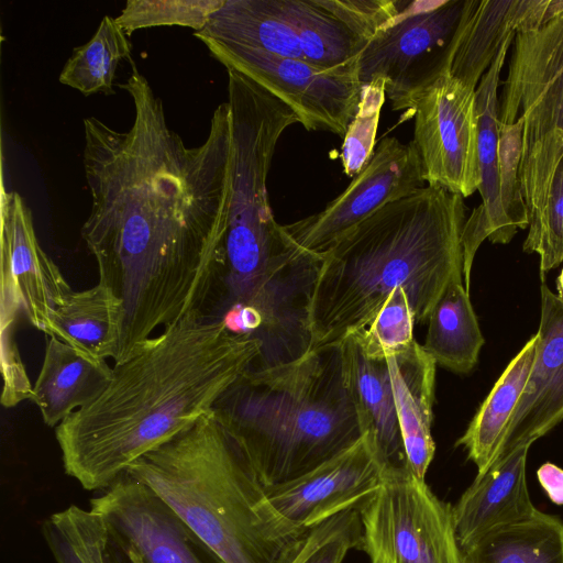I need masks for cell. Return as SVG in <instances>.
<instances>
[{
    "label": "cell",
    "mask_w": 563,
    "mask_h": 563,
    "mask_svg": "<svg viewBox=\"0 0 563 563\" xmlns=\"http://www.w3.org/2000/svg\"><path fill=\"white\" fill-rule=\"evenodd\" d=\"M119 87L134 106L124 132L97 118L84 120L85 177L91 210L81 238L99 280L120 299L122 321L114 364L209 296L231 178V117L217 107L209 134L187 147L167 125L162 99L131 58Z\"/></svg>",
    "instance_id": "obj_1"
},
{
    "label": "cell",
    "mask_w": 563,
    "mask_h": 563,
    "mask_svg": "<svg viewBox=\"0 0 563 563\" xmlns=\"http://www.w3.org/2000/svg\"><path fill=\"white\" fill-rule=\"evenodd\" d=\"M260 349L200 310L163 329L114 364L99 397L55 428L66 474L87 490L108 488L141 456L210 412Z\"/></svg>",
    "instance_id": "obj_2"
},
{
    "label": "cell",
    "mask_w": 563,
    "mask_h": 563,
    "mask_svg": "<svg viewBox=\"0 0 563 563\" xmlns=\"http://www.w3.org/2000/svg\"><path fill=\"white\" fill-rule=\"evenodd\" d=\"M464 198L426 185L343 234L323 254L310 305L312 350L363 328L387 296L405 289L415 322L428 320L463 276Z\"/></svg>",
    "instance_id": "obj_3"
},
{
    "label": "cell",
    "mask_w": 563,
    "mask_h": 563,
    "mask_svg": "<svg viewBox=\"0 0 563 563\" xmlns=\"http://www.w3.org/2000/svg\"><path fill=\"white\" fill-rule=\"evenodd\" d=\"M212 412L236 441L264 487L312 471L363 435L339 345L245 371Z\"/></svg>",
    "instance_id": "obj_4"
},
{
    "label": "cell",
    "mask_w": 563,
    "mask_h": 563,
    "mask_svg": "<svg viewBox=\"0 0 563 563\" xmlns=\"http://www.w3.org/2000/svg\"><path fill=\"white\" fill-rule=\"evenodd\" d=\"M125 474L154 490L224 563H282L299 540L274 516L251 463L212 410Z\"/></svg>",
    "instance_id": "obj_5"
},
{
    "label": "cell",
    "mask_w": 563,
    "mask_h": 563,
    "mask_svg": "<svg viewBox=\"0 0 563 563\" xmlns=\"http://www.w3.org/2000/svg\"><path fill=\"white\" fill-rule=\"evenodd\" d=\"M511 45L499 121H523L519 178L530 229L563 156V0H529Z\"/></svg>",
    "instance_id": "obj_6"
},
{
    "label": "cell",
    "mask_w": 563,
    "mask_h": 563,
    "mask_svg": "<svg viewBox=\"0 0 563 563\" xmlns=\"http://www.w3.org/2000/svg\"><path fill=\"white\" fill-rule=\"evenodd\" d=\"M465 0L407 1L357 59L364 86L382 78L391 109L411 110L419 95L450 71Z\"/></svg>",
    "instance_id": "obj_7"
},
{
    "label": "cell",
    "mask_w": 563,
    "mask_h": 563,
    "mask_svg": "<svg viewBox=\"0 0 563 563\" xmlns=\"http://www.w3.org/2000/svg\"><path fill=\"white\" fill-rule=\"evenodd\" d=\"M358 508L361 550L371 563H463L453 506L407 467L388 468Z\"/></svg>",
    "instance_id": "obj_8"
},
{
    "label": "cell",
    "mask_w": 563,
    "mask_h": 563,
    "mask_svg": "<svg viewBox=\"0 0 563 563\" xmlns=\"http://www.w3.org/2000/svg\"><path fill=\"white\" fill-rule=\"evenodd\" d=\"M210 54L286 103L307 130L344 137L357 113L363 85L356 67L319 68L258 49L210 44Z\"/></svg>",
    "instance_id": "obj_9"
},
{
    "label": "cell",
    "mask_w": 563,
    "mask_h": 563,
    "mask_svg": "<svg viewBox=\"0 0 563 563\" xmlns=\"http://www.w3.org/2000/svg\"><path fill=\"white\" fill-rule=\"evenodd\" d=\"M476 89L450 71L416 99L413 140L427 185L470 197L481 185Z\"/></svg>",
    "instance_id": "obj_10"
},
{
    "label": "cell",
    "mask_w": 563,
    "mask_h": 563,
    "mask_svg": "<svg viewBox=\"0 0 563 563\" xmlns=\"http://www.w3.org/2000/svg\"><path fill=\"white\" fill-rule=\"evenodd\" d=\"M388 467L367 433L352 446L292 481L264 487L286 533L300 539L332 517L358 507L380 487Z\"/></svg>",
    "instance_id": "obj_11"
},
{
    "label": "cell",
    "mask_w": 563,
    "mask_h": 563,
    "mask_svg": "<svg viewBox=\"0 0 563 563\" xmlns=\"http://www.w3.org/2000/svg\"><path fill=\"white\" fill-rule=\"evenodd\" d=\"M424 183L413 143L385 137L368 164L322 211L283 228L299 246L321 255L352 228Z\"/></svg>",
    "instance_id": "obj_12"
},
{
    "label": "cell",
    "mask_w": 563,
    "mask_h": 563,
    "mask_svg": "<svg viewBox=\"0 0 563 563\" xmlns=\"http://www.w3.org/2000/svg\"><path fill=\"white\" fill-rule=\"evenodd\" d=\"M71 290L41 247L31 210L15 191L1 194V336L21 317L46 334L51 316Z\"/></svg>",
    "instance_id": "obj_13"
},
{
    "label": "cell",
    "mask_w": 563,
    "mask_h": 563,
    "mask_svg": "<svg viewBox=\"0 0 563 563\" xmlns=\"http://www.w3.org/2000/svg\"><path fill=\"white\" fill-rule=\"evenodd\" d=\"M90 509L143 563H224L154 490L128 474L92 498Z\"/></svg>",
    "instance_id": "obj_14"
},
{
    "label": "cell",
    "mask_w": 563,
    "mask_h": 563,
    "mask_svg": "<svg viewBox=\"0 0 563 563\" xmlns=\"http://www.w3.org/2000/svg\"><path fill=\"white\" fill-rule=\"evenodd\" d=\"M540 291L534 361L495 455L531 445L563 420V302L545 283Z\"/></svg>",
    "instance_id": "obj_15"
},
{
    "label": "cell",
    "mask_w": 563,
    "mask_h": 563,
    "mask_svg": "<svg viewBox=\"0 0 563 563\" xmlns=\"http://www.w3.org/2000/svg\"><path fill=\"white\" fill-rule=\"evenodd\" d=\"M515 32L510 33L488 70L481 78L476 95L477 111V155L481 175L478 191L482 203L466 219L463 235V280L467 291L475 254L484 240L495 244L509 243L515 234L504 216L499 195L498 140L500 73Z\"/></svg>",
    "instance_id": "obj_16"
},
{
    "label": "cell",
    "mask_w": 563,
    "mask_h": 563,
    "mask_svg": "<svg viewBox=\"0 0 563 563\" xmlns=\"http://www.w3.org/2000/svg\"><path fill=\"white\" fill-rule=\"evenodd\" d=\"M401 433L407 470L419 481L433 460L431 434L435 394V361L415 341L386 358Z\"/></svg>",
    "instance_id": "obj_17"
},
{
    "label": "cell",
    "mask_w": 563,
    "mask_h": 563,
    "mask_svg": "<svg viewBox=\"0 0 563 563\" xmlns=\"http://www.w3.org/2000/svg\"><path fill=\"white\" fill-rule=\"evenodd\" d=\"M338 345L343 379L363 434L371 437L379 459L388 468L407 467L386 360L368 358L351 336Z\"/></svg>",
    "instance_id": "obj_18"
},
{
    "label": "cell",
    "mask_w": 563,
    "mask_h": 563,
    "mask_svg": "<svg viewBox=\"0 0 563 563\" xmlns=\"http://www.w3.org/2000/svg\"><path fill=\"white\" fill-rule=\"evenodd\" d=\"M113 367L104 358L51 336L31 399L47 427L56 428L107 388Z\"/></svg>",
    "instance_id": "obj_19"
},
{
    "label": "cell",
    "mask_w": 563,
    "mask_h": 563,
    "mask_svg": "<svg viewBox=\"0 0 563 563\" xmlns=\"http://www.w3.org/2000/svg\"><path fill=\"white\" fill-rule=\"evenodd\" d=\"M194 35L206 46H242L305 60L285 0H223Z\"/></svg>",
    "instance_id": "obj_20"
},
{
    "label": "cell",
    "mask_w": 563,
    "mask_h": 563,
    "mask_svg": "<svg viewBox=\"0 0 563 563\" xmlns=\"http://www.w3.org/2000/svg\"><path fill=\"white\" fill-rule=\"evenodd\" d=\"M529 0H465L450 74L476 89L506 37L516 32Z\"/></svg>",
    "instance_id": "obj_21"
},
{
    "label": "cell",
    "mask_w": 563,
    "mask_h": 563,
    "mask_svg": "<svg viewBox=\"0 0 563 563\" xmlns=\"http://www.w3.org/2000/svg\"><path fill=\"white\" fill-rule=\"evenodd\" d=\"M120 299L102 282L70 290L51 316L46 334L101 358H114L121 331Z\"/></svg>",
    "instance_id": "obj_22"
},
{
    "label": "cell",
    "mask_w": 563,
    "mask_h": 563,
    "mask_svg": "<svg viewBox=\"0 0 563 563\" xmlns=\"http://www.w3.org/2000/svg\"><path fill=\"white\" fill-rule=\"evenodd\" d=\"M422 347L440 365L456 374H468L478 362L485 343L477 317L463 284L455 277L428 318Z\"/></svg>",
    "instance_id": "obj_23"
},
{
    "label": "cell",
    "mask_w": 563,
    "mask_h": 563,
    "mask_svg": "<svg viewBox=\"0 0 563 563\" xmlns=\"http://www.w3.org/2000/svg\"><path fill=\"white\" fill-rule=\"evenodd\" d=\"M538 336H531L508 363L487 397L481 404L466 431L456 441L481 474L490 463L526 387L533 361Z\"/></svg>",
    "instance_id": "obj_24"
},
{
    "label": "cell",
    "mask_w": 563,
    "mask_h": 563,
    "mask_svg": "<svg viewBox=\"0 0 563 563\" xmlns=\"http://www.w3.org/2000/svg\"><path fill=\"white\" fill-rule=\"evenodd\" d=\"M463 563H563V521L540 510L462 548Z\"/></svg>",
    "instance_id": "obj_25"
},
{
    "label": "cell",
    "mask_w": 563,
    "mask_h": 563,
    "mask_svg": "<svg viewBox=\"0 0 563 563\" xmlns=\"http://www.w3.org/2000/svg\"><path fill=\"white\" fill-rule=\"evenodd\" d=\"M303 59L319 68L356 67L365 43L317 0H285Z\"/></svg>",
    "instance_id": "obj_26"
},
{
    "label": "cell",
    "mask_w": 563,
    "mask_h": 563,
    "mask_svg": "<svg viewBox=\"0 0 563 563\" xmlns=\"http://www.w3.org/2000/svg\"><path fill=\"white\" fill-rule=\"evenodd\" d=\"M132 44L114 18L104 15L93 36L74 48L59 75V82L89 96L113 95L121 59H131Z\"/></svg>",
    "instance_id": "obj_27"
},
{
    "label": "cell",
    "mask_w": 563,
    "mask_h": 563,
    "mask_svg": "<svg viewBox=\"0 0 563 563\" xmlns=\"http://www.w3.org/2000/svg\"><path fill=\"white\" fill-rule=\"evenodd\" d=\"M42 531L57 563H103L107 526L96 511L69 506L48 517Z\"/></svg>",
    "instance_id": "obj_28"
},
{
    "label": "cell",
    "mask_w": 563,
    "mask_h": 563,
    "mask_svg": "<svg viewBox=\"0 0 563 563\" xmlns=\"http://www.w3.org/2000/svg\"><path fill=\"white\" fill-rule=\"evenodd\" d=\"M415 317L404 288H395L371 320L351 336L362 352L374 361L407 350L413 338Z\"/></svg>",
    "instance_id": "obj_29"
},
{
    "label": "cell",
    "mask_w": 563,
    "mask_h": 563,
    "mask_svg": "<svg viewBox=\"0 0 563 563\" xmlns=\"http://www.w3.org/2000/svg\"><path fill=\"white\" fill-rule=\"evenodd\" d=\"M223 0H129L114 18L126 35L161 25H179L198 32Z\"/></svg>",
    "instance_id": "obj_30"
},
{
    "label": "cell",
    "mask_w": 563,
    "mask_h": 563,
    "mask_svg": "<svg viewBox=\"0 0 563 563\" xmlns=\"http://www.w3.org/2000/svg\"><path fill=\"white\" fill-rule=\"evenodd\" d=\"M385 84L379 77L362 88L358 110L343 137L341 159L347 176L355 177L374 154L379 113L385 100Z\"/></svg>",
    "instance_id": "obj_31"
},
{
    "label": "cell",
    "mask_w": 563,
    "mask_h": 563,
    "mask_svg": "<svg viewBox=\"0 0 563 563\" xmlns=\"http://www.w3.org/2000/svg\"><path fill=\"white\" fill-rule=\"evenodd\" d=\"M522 250L540 258V274L544 275L563 263V156L550 183L543 211L534 227L528 229Z\"/></svg>",
    "instance_id": "obj_32"
},
{
    "label": "cell",
    "mask_w": 563,
    "mask_h": 563,
    "mask_svg": "<svg viewBox=\"0 0 563 563\" xmlns=\"http://www.w3.org/2000/svg\"><path fill=\"white\" fill-rule=\"evenodd\" d=\"M523 121L499 126L498 169L499 195L504 216L516 235L529 227L528 210L522 197L519 167L522 155Z\"/></svg>",
    "instance_id": "obj_33"
},
{
    "label": "cell",
    "mask_w": 563,
    "mask_h": 563,
    "mask_svg": "<svg viewBox=\"0 0 563 563\" xmlns=\"http://www.w3.org/2000/svg\"><path fill=\"white\" fill-rule=\"evenodd\" d=\"M365 44L401 12L407 1L317 0Z\"/></svg>",
    "instance_id": "obj_34"
},
{
    "label": "cell",
    "mask_w": 563,
    "mask_h": 563,
    "mask_svg": "<svg viewBox=\"0 0 563 563\" xmlns=\"http://www.w3.org/2000/svg\"><path fill=\"white\" fill-rule=\"evenodd\" d=\"M362 525L360 508L349 510L340 528L320 543L302 563H342L351 549H361Z\"/></svg>",
    "instance_id": "obj_35"
},
{
    "label": "cell",
    "mask_w": 563,
    "mask_h": 563,
    "mask_svg": "<svg viewBox=\"0 0 563 563\" xmlns=\"http://www.w3.org/2000/svg\"><path fill=\"white\" fill-rule=\"evenodd\" d=\"M349 510L343 511L311 529L297 541L282 563H302L320 543L340 528L344 522Z\"/></svg>",
    "instance_id": "obj_36"
},
{
    "label": "cell",
    "mask_w": 563,
    "mask_h": 563,
    "mask_svg": "<svg viewBox=\"0 0 563 563\" xmlns=\"http://www.w3.org/2000/svg\"><path fill=\"white\" fill-rule=\"evenodd\" d=\"M102 555L103 563H143L137 552L108 526Z\"/></svg>",
    "instance_id": "obj_37"
},
{
    "label": "cell",
    "mask_w": 563,
    "mask_h": 563,
    "mask_svg": "<svg viewBox=\"0 0 563 563\" xmlns=\"http://www.w3.org/2000/svg\"><path fill=\"white\" fill-rule=\"evenodd\" d=\"M537 477L551 501L563 505V470L547 462L537 471Z\"/></svg>",
    "instance_id": "obj_38"
},
{
    "label": "cell",
    "mask_w": 563,
    "mask_h": 563,
    "mask_svg": "<svg viewBox=\"0 0 563 563\" xmlns=\"http://www.w3.org/2000/svg\"><path fill=\"white\" fill-rule=\"evenodd\" d=\"M556 296L559 299L563 302V268L561 269V273L559 274L556 278Z\"/></svg>",
    "instance_id": "obj_39"
}]
</instances>
